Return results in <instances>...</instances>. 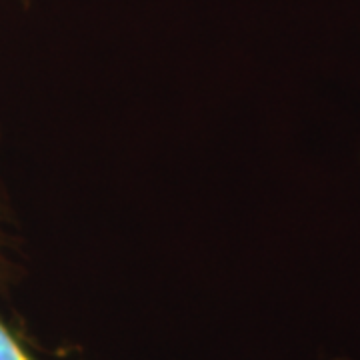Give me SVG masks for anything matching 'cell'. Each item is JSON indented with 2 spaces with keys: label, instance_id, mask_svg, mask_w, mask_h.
Segmentation results:
<instances>
[{
  "label": "cell",
  "instance_id": "6da1fadb",
  "mask_svg": "<svg viewBox=\"0 0 360 360\" xmlns=\"http://www.w3.org/2000/svg\"><path fill=\"white\" fill-rule=\"evenodd\" d=\"M0 360H37L0 316Z\"/></svg>",
  "mask_w": 360,
  "mask_h": 360
},
{
  "label": "cell",
  "instance_id": "7a4b0ae2",
  "mask_svg": "<svg viewBox=\"0 0 360 360\" xmlns=\"http://www.w3.org/2000/svg\"><path fill=\"white\" fill-rule=\"evenodd\" d=\"M11 236L6 231V210L0 198V284H6L13 276V262H11Z\"/></svg>",
  "mask_w": 360,
  "mask_h": 360
}]
</instances>
